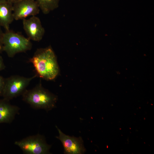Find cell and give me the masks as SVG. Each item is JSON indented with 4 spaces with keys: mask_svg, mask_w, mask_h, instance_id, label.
I'll list each match as a JSON object with an SVG mask.
<instances>
[{
    "mask_svg": "<svg viewBox=\"0 0 154 154\" xmlns=\"http://www.w3.org/2000/svg\"><path fill=\"white\" fill-rule=\"evenodd\" d=\"M40 10L35 0H21L13 4V17L16 20L36 16L39 13Z\"/></svg>",
    "mask_w": 154,
    "mask_h": 154,
    "instance_id": "6",
    "label": "cell"
},
{
    "mask_svg": "<svg viewBox=\"0 0 154 154\" xmlns=\"http://www.w3.org/2000/svg\"><path fill=\"white\" fill-rule=\"evenodd\" d=\"M29 62L33 64L37 76L44 80H53L59 73L56 58L50 46L38 49Z\"/></svg>",
    "mask_w": 154,
    "mask_h": 154,
    "instance_id": "1",
    "label": "cell"
},
{
    "mask_svg": "<svg viewBox=\"0 0 154 154\" xmlns=\"http://www.w3.org/2000/svg\"><path fill=\"white\" fill-rule=\"evenodd\" d=\"M37 77L36 74L30 77L14 75L5 78L3 99L9 101L22 95L30 82Z\"/></svg>",
    "mask_w": 154,
    "mask_h": 154,
    "instance_id": "4",
    "label": "cell"
},
{
    "mask_svg": "<svg viewBox=\"0 0 154 154\" xmlns=\"http://www.w3.org/2000/svg\"><path fill=\"white\" fill-rule=\"evenodd\" d=\"M59 136L56 137L62 142L66 154H82L86 151L83 141L81 137H77L70 136L63 133L57 126H56Z\"/></svg>",
    "mask_w": 154,
    "mask_h": 154,
    "instance_id": "7",
    "label": "cell"
},
{
    "mask_svg": "<svg viewBox=\"0 0 154 154\" xmlns=\"http://www.w3.org/2000/svg\"><path fill=\"white\" fill-rule=\"evenodd\" d=\"M3 33L0 26V53L3 51L2 40Z\"/></svg>",
    "mask_w": 154,
    "mask_h": 154,
    "instance_id": "14",
    "label": "cell"
},
{
    "mask_svg": "<svg viewBox=\"0 0 154 154\" xmlns=\"http://www.w3.org/2000/svg\"><path fill=\"white\" fill-rule=\"evenodd\" d=\"M5 78L0 76V96H2L5 85Z\"/></svg>",
    "mask_w": 154,
    "mask_h": 154,
    "instance_id": "12",
    "label": "cell"
},
{
    "mask_svg": "<svg viewBox=\"0 0 154 154\" xmlns=\"http://www.w3.org/2000/svg\"><path fill=\"white\" fill-rule=\"evenodd\" d=\"M14 20L13 4L8 1L0 3V26L8 31Z\"/></svg>",
    "mask_w": 154,
    "mask_h": 154,
    "instance_id": "10",
    "label": "cell"
},
{
    "mask_svg": "<svg viewBox=\"0 0 154 154\" xmlns=\"http://www.w3.org/2000/svg\"><path fill=\"white\" fill-rule=\"evenodd\" d=\"M9 101L0 100V123L11 122L19 110V107L11 104Z\"/></svg>",
    "mask_w": 154,
    "mask_h": 154,
    "instance_id": "9",
    "label": "cell"
},
{
    "mask_svg": "<svg viewBox=\"0 0 154 154\" xmlns=\"http://www.w3.org/2000/svg\"><path fill=\"white\" fill-rule=\"evenodd\" d=\"M8 1V0H0V3Z\"/></svg>",
    "mask_w": 154,
    "mask_h": 154,
    "instance_id": "16",
    "label": "cell"
},
{
    "mask_svg": "<svg viewBox=\"0 0 154 154\" xmlns=\"http://www.w3.org/2000/svg\"><path fill=\"white\" fill-rule=\"evenodd\" d=\"M2 42L3 51L10 58L18 53L30 50L32 47L30 40L28 38L10 30L3 33Z\"/></svg>",
    "mask_w": 154,
    "mask_h": 154,
    "instance_id": "3",
    "label": "cell"
},
{
    "mask_svg": "<svg viewBox=\"0 0 154 154\" xmlns=\"http://www.w3.org/2000/svg\"><path fill=\"white\" fill-rule=\"evenodd\" d=\"M23 24V29L30 40L35 41L42 40L45 31L38 17L34 16L28 19H24Z\"/></svg>",
    "mask_w": 154,
    "mask_h": 154,
    "instance_id": "8",
    "label": "cell"
},
{
    "mask_svg": "<svg viewBox=\"0 0 154 154\" xmlns=\"http://www.w3.org/2000/svg\"><path fill=\"white\" fill-rule=\"evenodd\" d=\"M43 13L47 14L56 9L60 0H35Z\"/></svg>",
    "mask_w": 154,
    "mask_h": 154,
    "instance_id": "11",
    "label": "cell"
},
{
    "mask_svg": "<svg viewBox=\"0 0 154 154\" xmlns=\"http://www.w3.org/2000/svg\"><path fill=\"white\" fill-rule=\"evenodd\" d=\"M23 100L32 107L46 111L56 107L57 96L44 88L40 83L32 89L26 90L22 94Z\"/></svg>",
    "mask_w": 154,
    "mask_h": 154,
    "instance_id": "2",
    "label": "cell"
},
{
    "mask_svg": "<svg viewBox=\"0 0 154 154\" xmlns=\"http://www.w3.org/2000/svg\"><path fill=\"white\" fill-rule=\"evenodd\" d=\"M20 0H8V1L11 2L13 4L14 3L19 1Z\"/></svg>",
    "mask_w": 154,
    "mask_h": 154,
    "instance_id": "15",
    "label": "cell"
},
{
    "mask_svg": "<svg viewBox=\"0 0 154 154\" xmlns=\"http://www.w3.org/2000/svg\"><path fill=\"white\" fill-rule=\"evenodd\" d=\"M26 154H49L51 145L46 142L44 137L38 134L15 142Z\"/></svg>",
    "mask_w": 154,
    "mask_h": 154,
    "instance_id": "5",
    "label": "cell"
},
{
    "mask_svg": "<svg viewBox=\"0 0 154 154\" xmlns=\"http://www.w3.org/2000/svg\"><path fill=\"white\" fill-rule=\"evenodd\" d=\"M5 68L2 56L0 55V71L4 70Z\"/></svg>",
    "mask_w": 154,
    "mask_h": 154,
    "instance_id": "13",
    "label": "cell"
}]
</instances>
